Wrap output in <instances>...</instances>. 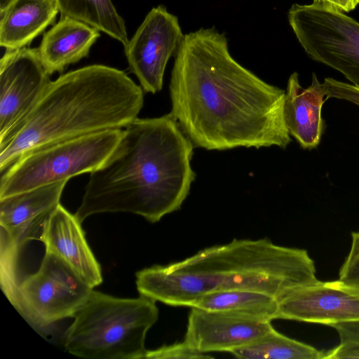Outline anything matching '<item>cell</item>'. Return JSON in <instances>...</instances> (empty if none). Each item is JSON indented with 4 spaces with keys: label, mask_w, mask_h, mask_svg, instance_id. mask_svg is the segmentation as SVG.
Returning a JSON list of instances; mask_svg holds the SVG:
<instances>
[{
    "label": "cell",
    "mask_w": 359,
    "mask_h": 359,
    "mask_svg": "<svg viewBox=\"0 0 359 359\" xmlns=\"http://www.w3.org/2000/svg\"><path fill=\"white\" fill-rule=\"evenodd\" d=\"M169 88L170 114L196 147L285 149L292 141L285 91L236 61L225 35L214 28L184 35Z\"/></svg>",
    "instance_id": "1"
},
{
    "label": "cell",
    "mask_w": 359,
    "mask_h": 359,
    "mask_svg": "<svg viewBox=\"0 0 359 359\" xmlns=\"http://www.w3.org/2000/svg\"><path fill=\"white\" fill-rule=\"evenodd\" d=\"M194 144L168 114L137 118L123 130L116 147L90 173L80 206L82 222L104 212H130L150 222L180 209L196 174Z\"/></svg>",
    "instance_id": "2"
},
{
    "label": "cell",
    "mask_w": 359,
    "mask_h": 359,
    "mask_svg": "<svg viewBox=\"0 0 359 359\" xmlns=\"http://www.w3.org/2000/svg\"><path fill=\"white\" fill-rule=\"evenodd\" d=\"M306 250L273 243L269 238L233 239L205 248L182 261L136 273L140 295L173 306H191L210 292L249 289L277 299L288 290L317 280Z\"/></svg>",
    "instance_id": "3"
},
{
    "label": "cell",
    "mask_w": 359,
    "mask_h": 359,
    "mask_svg": "<svg viewBox=\"0 0 359 359\" xmlns=\"http://www.w3.org/2000/svg\"><path fill=\"white\" fill-rule=\"evenodd\" d=\"M141 86L123 71L88 65L51 81L26 118L0 141V171L35 149L84 135L122 129L144 104Z\"/></svg>",
    "instance_id": "4"
},
{
    "label": "cell",
    "mask_w": 359,
    "mask_h": 359,
    "mask_svg": "<svg viewBox=\"0 0 359 359\" xmlns=\"http://www.w3.org/2000/svg\"><path fill=\"white\" fill-rule=\"evenodd\" d=\"M65 334L69 353L90 359H140L148 330L157 321L156 301L118 298L93 290Z\"/></svg>",
    "instance_id": "5"
},
{
    "label": "cell",
    "mask_w": 359,
    "mask_h": 359,
    "mask_svg": "<svg viewBox=\"0 0 359 359\" xmlns=\"http://www.w3.org/2000/svg\"><path fill=\"white\" fill-rule=\"evenodd\" d=\"M123 129H109L59 142L20 157L1 172L0 199L92 172L109 157Z\"/></svg>",
    "instance_id": "6"
},
{
    "label": "cell",
    "mask_w": 359,
    "mask_h": 359,
    "mask_svg": "<svg viewBox=\"0 0 359 359\" xmlns=\"http://www.w3.org/2000/svg\"><path fill=\"white\" fill-rule=\"evenodd\" d=\"M289 24L312 60L341 73L359 86V22L321 2L293 4Z\"/></svg>",
    "instance_id": "7"
},
{
    "label": "cell",
    "mask_w": 359,
    "mask_h": 359,
    "mask_svg": "<svg viewBox=\"0 0 359 359\" xmlns=\"http://www.w3.org/2000/svg\"><path fill=\"white\" fill-rule=\"evenodd\" d=\"M93 287L55 254L46 250L34 273L20 282L15 309L32 326H50L74 317Z\"/></svg>",
    "instance_id": "8"
},
{
    "label": "cell",
    "mask_w": 359,
    "mask_h": 359,
    "mask_svg": "<svg viewBox=\"0 0 359 359\" xmlns=\"http://www.w3.org/2000/svg\"><path fill=\"white\" fill-rule=\"evenodd\" d=\"M183 37L178 18L160 5L151 9L123 46L130 71L145 92L162 89L167 63Z\"/></svg>",
    "instance_id": "9"
},
{
    "label": "cell",
    "mask_w": 359,
    "mask_h": 359,
    "mask_svg": "<svg viewBox=\"0 0 359 359\" xmlns=\"http://www.w3.org/2000/svg\"><path fill=\"white\" fill-rule=\"evenodd\" d=\"M37 48L6 50L0 60V141L26 118L49 83Z\"/></svg>",
    "instance_id": "10"
},
{
    "label": "cell",
    "mask_w": 359,
    "mask_h": 359,
    "mask_svg": "<svg viewBox=\"0 0 359 359\" xmlns=\"http://www.w3.org/2000/svg\"><path fill=\"white\" fill-rule=\"evenodd\" d=\"M276 319L327 326L359 321V288L338 279L317 280L278 299Z\"/></svg>",
    "instance_id": "11"
},
{
    "label": "cell",
    "mask_w": 359,
    "mask_h": 359,
    "mask_svg": "<svg viewBox=\"0 0 359 359\" xmlns=\"http://www.w3.org/2000/svg\"><path fill=\"white\" fill-rule=\"evenodd\" d=\"M191 308L184 341L203 353H230L273 329L271 320L256 316Z\"/></svg>",
    "instance_id": "12"
},
{
    "label": "cell",
    "mask_w": 359,
    "mask_h": 359,
    "mask_svg": "<svg viewBox=\"0 0 359 359\" xmlns=\"http://www.w3.org/2000/svg\"><path fill=\"white\" fill-rule=\"evenodd\" d=\"M81 224L60 203L46 219L39 241L46 250L60 257L93 288L102 283V271Z\"/></svg>",
    "instance_id": "13"
},
{
    "label": "cell",
    "mask_w": 359,
    "mask_h": 359,
    "mask_svg": "<svg viewBox=\"0 0 359 359\" xmlns=\"http://www.w3.org/2000/svg\"><path fill=\"white\" fill-rule=\"evenodd\" d=\"M68 180L57 182L0 199V226L22 247L39 240L44 222L60 204Z\"/></svg>",
    "instance_id": "14"
},
{
    "label": "cell",
    "mask_w": 359,
    "mask_h": 359,
    "mask_svg": "<svg viewBox=\"0 0 359 359\" xmlns=\"http://www.w3.org/2000/svg\"><path fill=\"white\" fill-rule=\"evenodd\" d=\"M325 92L316 74L311 84L302 87L297 72L287 81L284 114L289 133L303 149L316 148L321 142L326 124L322 118V107L326 101Z\"/></svg>",
    "instance_id": "15"
},
{
    "label": "cell",
    "mask_w": 359,
    "mask_h": 359,
    "mask_svg": "<svg viewBox=\"0 0 359 359\" xmlns=\"http://www.w3.org/2000/svg\"><path fill=\"white\" fill-rule=\"evenodd\" d=\"M100 36V31L90 25L61 16L43 34L37 49L43 64L52 75L87 57Z\"/></svg>",
    "instance_id": "16"
},
{
    "label": "cell",
    "mask_w": 359,
    "mask_h": 359,
    "mask_svg": "<svg viewBox=\"0 0 359 359\" xmlns=\"http://www.w3.org/2000/svg\"><path fill=\"white\" fill-rule=\"evenodd\" d=\"M58 13L56 0H13L0 12V46L6 50L27 47Z\"/></svg>",
    "instance_id": "17"
},
{
    "label": "cell",
    "mask_w": 359,
    "mask_h": 359,
    "mask_svg": "<svg viewBox=\"0 0 359 359\" xmlns=\"http://www.w3.org/2000/svg\"><path fill=\"white\" fill-rule=\"evenodd\" d=\"M190 307L240 313L272 320L276 319L278 299L259 290L233 289L205 294Z\"/></svg>",
    "instance_id": "18"
},
{
    "label": "cell",
    "mask_w": 359,
    "mask_h": 359,
    "mask_svg": "<svg viewBox=\"0 0 359 359\" xmlns=\"http://www.w3.org/2000/svg\"><path fill=\"white\" fill-rule=\"evenodd\" d=\"M61 16H67L102 32L123 46L128 42L124 20L111 0H56Z\"/></svg>",
    "instance_id": "19"
},
{
    "label": "cell",
    "mask_w": 359,
    "mask_h": 359,
    "mask_svg": "<svg viewBox=\"0 0 359 359\" xmlns=\"http://www.w3.org/2000/svg\"><path fill=\"white\" fill-rule=\"evenodd\" d=\"M230 353L238 358L245 359H323L325 351L290 338L273 328Z\"/></svg>",
    "instance_id": "20"
},
{
    "label": "cell",
    "mask_w": 359,
    "mask_h": 359,
    "mask_svg": "<svg viewBox=\"0 0 359 359\" xmlns=\"http://www.w3.org/2000/svg\"><path fill=\"white\" fill-rule=\"evenodd\" d=\"M0 226L1 287L10 303L16 309L20 285L18 277V259L22 247L4 226Z\"/></svg>",
    "instance_id": "21"
},
{
    "label": "cell",
    "mask_w": 359,
    "mask_h": 359,
    "mask_svg": "<svg viewBox=\"0 0 359 359\" xmlns=\"http://www.w3.org/2000/svg\"><path fill=\"white\" fill-rule=\"evenodd\" d=\"M210 355L191 348L185 341L147 351L144 358L150 359H201L211 358Z\"/></svg>",
    "instance_id": "22"
},
{
    "label": "cell",
    "mask_w": 359,
    "mask_h": 359,
    "mask_svg": "<svg viewBox=\"0 0 359 359\" xmlns=\"http://www.w3.org/2000/svg\"><path fill=\"white\" fill-rule=\"evenodd\" d=\"M349 252L339 271V279L359 288V231H352Z\"/></svg>",
    "instance_id": "23"
},
{
    "label": "cell",
    "mask_w": 359,
    "mask_h": 359,
    "mask_svg": "<svg viewBox=\"0 0 359 359\" xmlns=\"http://www.w3.org/2000/svg\"><path fill=\"white\" fill-rule=\"evenodd\" d=\"M323 83L326 99L345 100L359 106V86L326 77Z\"/></svg>",
    "instance_id": "24"
},
{
    "label": "cell",
    "mask_w": 359,
    "mask_h": 359,
    "mask_svg": "<svg viewBox=\"0 0 359 359\" xmlns=\"http://www.w3.org/2000/svg\"><path fill=\"white\" fill-rule=\"evenodd\" d=\"M326 359L359 358V342L343 341L334 348L325 351Z\"/></svg>",
    "instance_id": "25"
},
{
    "label": "cell",
    "mask_w": 359,
    "mask_h": 359,
    "mask_svg": "<svg viewBox=\"0 0 359 359\" xmlns=\"http://www.w3.org/2000/svg\"><path fill=\"white\" fill-rule=\"evenodd\" d=\"M330 327L337 331L340 341H352L359 342V321L335 324Z\"/></svg>",
    "instance_id": "26"
},
{
    "label": "cell",
    "mask_w": 359,
    "mask_h": 359,
    "mask_svg": "<svg viewBox=\"0 0 359 359\" xmlns=\"http://www.w3.org/2000/svg\"><path fill=\"white\" fill-rule=\"evenodd\" d=\"M330 5L342 12H350L359 4V0H313Z\"/></svg>",
    "instance_id": "27"
},
{
    "label": "cell",
    "mask_w": 359,
    "mask_h": 359,
    "mask_svg": "<svg viewBox=\"0 0 359 359\" xmlns=\"http://www.w3.org/2000/svg\"><path fill=\"white\" fill-rule=\"evenodd\" d=\"M13 0H0V12L3 11Z\"/></svg>",
    "instance_id": "28"
}]
</instances>
